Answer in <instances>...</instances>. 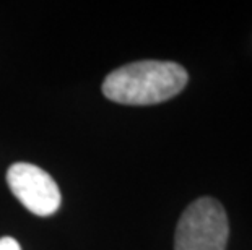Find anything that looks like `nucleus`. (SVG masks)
I'll return each mask as SVG.
<instances>
[{
	"instance_id": "obj_4",
	"label": "nucleus",
	"mask_w": 252,
	"mask_h": 250,
	"mask_svg": "<svg viewBox=\"0 0 252 250\" xmlns=\"http://www.w3.org/2000/svg\"><path fill=\"white\" fill-rule=\"evenodd\" d=\"M0 250H21V247L13 237H2L0 239Z\"/></svg>"
},
{
	"instance_id": "obj_3",
	"label": "nucleus",
	"mask_w": 252,
	"mask_h": 250,
	"mask_svg": "<svg viewBox=\"0 0 252 250\" xmlns=\"http://www.w3.org/2000/svg\"><path fill=\"white\" fill-rule=\"evenodd\" d=\"M7 182L20 203L37 216H51L62 201L56 180L44 169L30 163H15L7 171Z\"/></svg>"
},
{
	"instance_id": "obj_2",
	"label": "nucleus",
	"mask_w": 252,
	"mask_h": 250,
	"mask_svg": "<svg viewBox=\"0 0 252 250\" xmlns=\"http://www.w3.org/2000/svg\"><path fill=\"white\" fill-rule=\"evenodd\" d=\"M229 236L226 211L210 196L195 200L182 213L174 250H224Z\"/></svg>"
},
{
	"instance_id": "obj_1",
	"label": "nucleus",
	"mask_w": 252,
	"mask_h": 250,
	"mask_svg": "<svg viewBox=\"0 0 252 250\" xmlns=\"http://www.w3.org/2000/svg\"><path fill=\"white\" fill-rule=\"evenodd\" d=\"M187 80L186 68L179 63L142 60L111 72L103 83V93L119 104H158L179 94Z\"/></svg>"
}]
</instances>
